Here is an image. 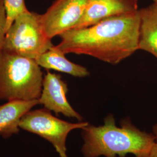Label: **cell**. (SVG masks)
<instances>
[{
	"label": "cell",
	"mask_w": 157,
	"mask_h": 157,
	"mask_svg": "<svg viewBox=\"0 0 157 157\" xmlns=\"http://www.w3.org/2000/svg\"><path fill=\"white\" fill-rule=\"evenodd\" d=\"M140 22L139 10L108 17L90 26L63 33L56 47L65 54L90 56L116 65L139 50Z\"/></svg>",
	"instance_id": "1"
},
{
	"label": "cell",
	"mask_w": 157,
	"mask_h": 157,
	"mask_svg": "<svg viewBox=\"0 0 157 157\" xmlns=\"http://www.w3.org/2000/svg\"><path fill=\"white\" fill-rule=\"evenodd\" d=\"M116 125L112 114L104 118L98 126L89 124L82 129L84 157H125L132 154L135 157H147L156 143L153 133L142 131L129 118Z\"/></svg>",
	"instance_id": "2"
},
{
	"label": "cell",
	"mask_w": 157,
	"mask_h": 157,
	"mask_svg": "<svg viewBox=\"0 0 157 157\" xmlns=\"http://www.w3.org/2000/svg\"><path fill=\"white\" fill-rule=\"evenodd\" d=\"M43 78L35 59L0 52V101L38 100Z\"/></svg>",
	"instance_id": "3"
},
{
	"label": "cell",
	"mask_w": 157,
	"mask_h": 157,
	"mask_svg": "<svg viewBox=\"0 0 157 157\" xmlns=\"http://www.w3.org/2000/svg\"><path fill=\"white\" fill-rule=\"evenodd\" d=\"M53 46L41 14L28 11L17 15L7 30L2 51L36 59Z\"/></svg>",
	"instance_id": "4"
},
{
	"label": "cell",
	"mask_w": 157,
	"mask_h": 157,
	"mask_svg": "<svg viewBox=\"0 0 157 157\" xmlns=\"http://www.w3.org/2000/svg\"><path fill=\"white\" fill-rule=\"evenodd\" d=\"M87 122L71 123L54 116L44 108L30 110L23 117L19 124L21 129L38 135L48 141L55 148L59 157H68L67 140L73 130L82 129Z\"/></svg>",
	"instance_id": "5"
},
{
	"label": "cell",
	"mask_w": 157,
	"mask_h": 157,
	"mask_svg": "<svg viewBox=\"0 0 157 157\" xmlns=\"http://www.w3.org/2000/svg\"><path fill=\"white\" fill-rule=\"evenodd\" d=\"M88 0H56L41 14L48 37L52 39L75 28L83 17Z\"/></svg>",
	"instance_id": "6"
},
{
	"label": "cell",
	"mask_w": 157,
	"mask_h": 157,
	"mask_svg": "<svg viewBox=\"0 0 157 157\" xmlns=\"http://www.w3.org/2000/svg\"><path fill=\"white\" fill-rule=\"evenodd\" d=\"M68 87L60 75L48 71L43 78L41 95L38 99L39 104L56 115L62 114L78 122L83 120L82 116L76 111L67 100Z\"/></svg>",
	"instance_id": "7"
},
{
	"label": "cell",
	"mask_w": 157,
	"mask_h": 157,
	"mask_svg": "<svg viewBox=\"0 0 157 157\" xmlns=\"http://www.w3.org/2000/svg\"><path fill=\"white\" fill-rule=\"evenodd\" d=\"M139 0H88L83 17L73 29L93 25L108 17L137 11Z\"/></svg>",
	"instance_id": "8"
},
{
	"label": "cell",
	"mask_w": 157,
	"mask_h": 157,
	"mask_svg": "<svg viewBox=\"0 0 157 157\" xmlns=\"http://www.w3.org/2000/svg\"><path fill=\"white\" fill-rule=\"evenodd\" d=\"M37 105L39 100H12L0 105V136L6 139L18 134L21 119Z\"/></svg>",
	"instance_id": "9"
},
{
	"label": "cell",
	"mask_w": 157,
	"mask_h": 157,
	"mask_svg": "<svg viewBox=\"0 0 157 157\" xmlns=\"http://www.w3.org/2000/svg\"><path fill=\"white\" fill-rule=\"evenodd\" d=\"M139 12V50L148 52L157 59V4L154 2Z\"/></svg>",
	"instance_id": "10"
},
{
	"label": "cell",
	"mask_w": 157,
	"mask_h": 157,
	"mask_svg": "<svg viewBox=\"0 0 157 157\" xmlns=\"http://www.w3.org/2000/svg\"><path fill=\"white\" fill-rule=\"evenodd\" d=\"M41 67L67 73L76 78H84L89 75L86 67L68 60L65 54L54 45L41 54L36 59Z\"/></svg>",
	"instance_id": "11"
},
{
	"label": "cell",
	"mask_w": 157,
	"mask_h": 157,
	"mask_svg": "<svg viewBox=\"0 0 157 157\" xmlns=\"http://www.w3.org/2000/svg\"><path fill=\"white\" fill-rule=\"evenodd\" d=\"M4 3L7 15L6 32L17 16L29 10L25 4V0H4Z\"/></svg>",
	"instance_id": "12"
},
{
	"label": "cell",
	"mask_w": 157,
	"mask_h": 157,
	"mask_svg": "<svg viewBox=\"0 0 157 157\" xmlns=\"http://www.w3.org/2000/svg\"><path fill=\"white\" fill-rule=\"evenodd\" d=\"M7 15L4 0H0V52L2 50L6 34Z\"/></svg>",
	"instance_id": "13"
},
{
	"label": "cell",
	"mask_w": 157,
	"mask_h": 157,
	"mask_svg": "<svg viewBox=\"0 0 157 157\" xmlns=\"http://www.w3.org/2000/svg\"><path fill=\"white\" fill-rule=\"evenodd\" d=\"M147 157H157V143L156 142L153 146L151 151L150 152Z\"/></svg>",
	"instance_id": "14"
},
{
	"label": "cell",
	"mask_w": 157,
	"mask_h": 157,
	"mask_svg": "<svg viewBox=\"0 0 157 157\" xmlns=\"http://www.w3.org/2000/svg\"><path fill=\"white\" fill-rule=\"evenodd\" d=\"M152 133L155 137V140L157 143V122L152 127Z\"/></svg>",
	"instance_id": "15"
},
{
	"label": "cell",
	"mask_w": 157,
	"mask_h": 157,
	"mask_svg": "<svg viewBox=\"0 0 157 157\" xmlns=\"http://www.w3.org/2000/svg\"><path fill=\"white\" fill-rule=\"evenodd\" d=\"M154 3H155L156 4H157V0H154Z\"/></svg>",
	"instance_id": "16"
}]
</instances>
